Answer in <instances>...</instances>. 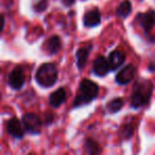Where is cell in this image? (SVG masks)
Instances as JSON below:
<instances>
[{"label": "cell", "instance_id": "8992f818", "mask_svg": "<svg viewBox=\"0 0 155 155\" xmlns=\"http://www.w3.org/2000/svg\"><path fill=\"white\" fill-rule=\"evenodd\" d=\"M25 72L21 66H17L11 71L8 77V84L14 91H19L25 84Z\"/></svg>", "mask_w": 155, "mask_h": 155}, {"label": "cell", "instance_id": "5b68a950", "mask_svg": "<svg viewBox=\"0 0 155 155\" xmlns=\"http://www.w3.org/2000/svg\"><path fill=\"white\" fill-rule=\"evenodd\" d=\"M136 21L141 27L148 36H150V32L155 27V11L149 10L147 13H138L136 15Z\"/></svg>", "mask_w": 155, "mask_h": 155}, {"label": "cell", "instance_id": "d6986e66", "mask_svg": "<svg viewBox=\"0 0 155 155\" xmlns=\"http://www.w3.org/2000/svg\"><path fill=\"white\" fill-rule=\"evenodd\" d=\"M48 7V1L47 0H36L33 5V9L35 10V12L37 13H41L44 12Z\"/></svg>", "mask_w": 155, "mask_h": 155}, {"label": "cell", "instance_id": "ac0fdd59", "mask_svg": "<svg viewBox=\"0 0 155 155\" xmlns=\"http://www.w3.org/2000/svg\"><path fill=\"white\" fill-rule=\"evenodd\" d=\"M134 132V127L133 125H131L130 123H125L120 130V135L123 139H130L133 135Z\"/></svg>", "mask_w": 155, "mask_h": 155}, {"label": "cell", "instance_id": "6da1fadb", "mask_svg": "<svg viewBox=\"0 0 155 155\" xmlns=\"http://www.w3.org/2000/svg\"><path fill=\"white\" fill-rule=\"evenodd\" d=\"M152 82L147 79H139L133 86L131 96V106L133 108H140L148 104L152 96Z\"/></svg>", "mask_w": 155, "mask_h": 155}, {"label": "cell", "instance_id": "52a82bcc", "mask_svg": "<svg viewBox=\"0 0 155 155\" xmlns=\"http://www.w3.org/2000/svg\"><path fill=\"white\" fill-rule=\"evenodd\" d=\"M25 130L26 127H25L22 121H20L16 117L9 119V121L7 122V132L14 138L21 139L25 135Z\"/></svg>", "mask_w": 155, "mask_h": 155}, {"label": "cell", "instance_id": "44dd1931", "mask_svg": "<svg viewBox=\"0 0 155 155\" xmlns=\"http://www.w3.org/2000/svg\"><path fill=\"white\" fill-rule=\"evenodd\" d=\"M75 0H62V2L64 5H66V7H70V5H72L73 3H74Z\"/></svg>", "mask_w": 155, "mask_h": 155}, {"label": "cell", "instance_id": "e0dca14e", "mask_svg": "<svg viewBox=\"0 0 155 155\" xmlns=\"http://www.w3.org/2000/svg\"><path fill=\"white\" fill-rule=\"evenodd\" d=\"M123 100L121 98H115L112 101H110L106 105V110L110 113V114H115V113L119 112L121 108L123 107Z\"/></svg>", "mask_w": 155, "mask_h": 155}, {"label": "cell", "instance_id": "5bb4252c", "mask_svg": "<svg viewBox=\"0 0 155 155\" xmlns=\"http://www.w3.org/2000/svg\"><path fill=\"white\" fill-rule=\"evenodd\" d=\"M66 97H67V94L64 88L56 89V91H53L49 97L50 105L53 106V107H58V106H61L66 101Z\"/></svg>", "mask_w": 155, "mask_h": 155}, {"label": "cell", "instance_id": "7a4b0ae2", "mask_svg": "<svg viewBox=\"0 0 155 155\" xmlns=\"http://www.w3.org/2000/svg\"><path fill=\"white\" fill-rule=\"evenodd\" d=\"M98 94H99V86L97 83L93 82L88 79H84L80 83L79 95L74 99L73 107H79V106L89 104L97 98Z\"/></svg>", "mask_w": 155, "mask_h": 155}, {"label": "cell", "instance_id": "30bf717a", "mask_svg": "<svg viewBox=\"0 0 155 155\" xmlns=\"http://www.w3.org/2000/svg\"><path fill=\"white\" fill-rule=\"evenodd\" d=\"M110 70V64H108V61L104 56L100 55L94 61L93 72L97 77H104V75L107 74V72Z\"/></svg>", "mask_w": 155, "mask_h": 155}, {"label": "cell", "instance_id": "277c9868", "mask_svg": "<svg viewBox=\"0 0 155 155\" xmlns=\"http://www.w3.org/2000/svg\"><path fill=\"white\" fill-rule=\"evenodd\" d=\"M22 123H24L25 127H26V132L33 135H37L41 132V127H43V121L34 113H27L22 116L21 119Z\"/></svg>", "mask_w": 155, "mask_h": 155}, {"label": "cell", "instance_id": "ffe728a7", "mask_svg": "<svg viewBox=\"0 0 155 155\" xmlns=\"http://www.w3.org/2000/svg\"><path fill=\"white\" fill-rule=\"evenodd\" d=\"M53 114H51V113H46L45 114V122L47 123V124H50V123L53 122Z\"/></svg>", "mask_w": 155, "mask_h": 155}, {"label": "cell", "instance_id": "7402d4cb", "mask_svg": "<svg viewBox=\"0 0 155 155\" xmlns=\"http://www.w3.org/2000/svg\"><path fill=\"white\" fill-rule=\"evenodd\" d=\"M149 69H150V71H155V64H150V66H149Z\"/></svg>", "mask_w": 155, "mask_h": 155}, {"label": "cell", "instance_id": "2e32d148", "mask_svg": "<svg viewBox=\"0 0 155 155\" xmlns=\"http://www.w3.org/2000/svg\"><path fill=\"white\" fill-rule=\"evenodd\" d=\"M85 151H86L88 154H99L101 153V148H100L99 143H98L96 140L91 139V138H87L86 141H85Z\"/></svg>", "mask_w": 155, "mask_h": 155}, {"label": "cell", "instance_id": "4fadbf2b", "mask_svg": "<svg viewBox=\"0 0 155 155\" xmlns=\"http://www.w3.org/2000/svg\"><path fill=\"white\" fill-rule=\"evenodd\" d=\"M45 49L48 54H56L61 49H62V41H61L60 36L58 35H52L51 37L48 38L46 41Z\"/></svg>", "mask_w": 155, "mask_h": 155}, {"label": "cell", "instance_id": "ba28073f", "mask_svg": "<svg viewBox=\"0 0 155 155\" xmlns=\"http://www.w3.org/2000/svg\"><path fill=\"white\" fill-rule=\"evenodd\" d=\"M136 75V67L133 64H129L119 70L116 74V83L119 85H127L133 80Z\"/></svg>", "mask_w": 155, "mask_h": 155}, {"label": "cell", "instance_id": "3957f363", "mask_svg": "<svg viewBox=\"0 0 155 155\" xmlns=\"http://www.w3.org/2000/svg\"><path fill=\"white\" fill-rule=\"evenodd\" d=\"M58 68L52 63H45L41 65L35 73V80L37 84L44 88L53 86L58 81Z\"/></svg>", "mask_w": 155, "mask_h": 155}, {"label": "cell", "instance_id": "7c38bea8", "mask_svg": "<svg viewBox=\"0 0 155 155\" xmlns=\"http://www.w3.org/2000/svg\"><path fill=\"white\" fill-rule=\"evenodd\" d=\"M91 49V46L88 47H82L78 49L75 52V58H77V67L79 70H82L87 64L89 56V50Z\"/></svg>", "mask_w": 155, "mask_h": 155}, {"label": "cell", "instance_id": "8fae6325", "mask_svg": "<svg viewBox=\"0 0 155 155\" xmlns=\"http://www.w3.org/2000/svg\"><path fill=\"white\" fill-rule=\"evenodd\" d=\"M108 64H110V71L117 70L125 61V54L120 50H114L108 55Z\"/></svg>", "mask_w": 155, "mask_h": 155}, {"label": "cell", "instance_id": "9a60e30c", "mask_svg": "<svg viewBox=\"0 0 155 155\" xmlns=\"http://www.w3.org/2000/svg\"><path fill=\"white\" fill-rule=\"evenodd\" d=\"M132 12V3L130 0H123L117 8V16L121 18H127Z\"/></svg>", "mask_w": 155, "mask_h": 155}, {"label": "cell", "instance_id": "9c48e42d", "mask_svg": "<svg viewBox=\"0 0 155 155\" xmlns=\"http://www.w3.org/2000/svg\"><path fill=\"white\" fill-rule=\"evenodd\" d=\"M101 24V13L98 8L91 9L83 16V25L86 28H94Z\"/></svg>", "mask_w": 155, "mask_h": 155}]
</instances>
